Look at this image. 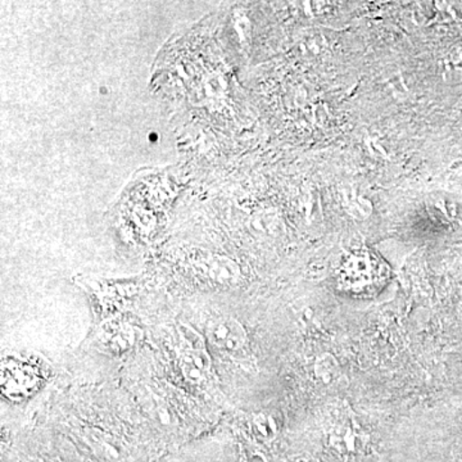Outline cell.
<instances>
[{"label":"cell","instance_id":"3","mask_svg":"<svg viewBox=\"0 0 462 462\" xmlns=\"http://www.w3.org/2000/svg\"><path fill=\"white\" fill-rule=\"evenodd\" d=\"M200 351H191L182 361V372L191 382H200L207 370V360Z\"/></svg>","mask_w":462,"mask_h":462},{"label":"cell","instance_id":"1","mask_svg":"<svg viewBox=\"0 0 462 462\" xmlns=\"http://www.w3.org/2000/svg\"><path fill=\"white\" fill-rule=\"evenodd\" d=\"M388 278V264L369 249H358L349 254L337 272L338 287L355 296L375 293Z\"/></svg>","mask_w":462,"mask_h":462},{"label":"cell","instance_id":"5","mask_svg":"<svg viewBox=\"0 0 462 462\" xmlns=\"http://www.w3.org/2000/svg\"><path fill=\"white\" fill-rule=\"evenodd\" d=\"M243 462H245V461H243Z\"/></svg>","mask_w":462,"mask_h":462},{"label":"cell","instance_id":"2","mask_svg":"<svg viewBox=\"0 0 462 462\" xmlns=\"http://www.w3.org/2000/svg\"><path fill=\"white\" fill-rule=\"evenodd\" d=\"M208 336L218 348L227 352L240 351L247 345V331L233 318H218L209 322Z\"/></svg>","mask_w":462,"mask_h":462},{"label":"cell","instance_id":"4","mask_svg":"<svg viewBox=\"0 0 462 462\" xmlns=\"http://www.w3.org/2000/svg\"><path fill=\"white\" fill-rule=\"evenodd\" d=\"M334 370H336V361L331 357H328V356L327 357L321 358L318 363V366H316L319 378L324 383L329 382V378L333 375Z\"/></svg>","mask_w":462,"mask_h":462}]
</instances>
